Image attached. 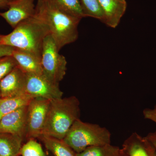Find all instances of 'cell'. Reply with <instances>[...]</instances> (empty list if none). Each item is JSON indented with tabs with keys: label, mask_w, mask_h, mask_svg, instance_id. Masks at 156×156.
Listing matches in <instances>:
<instances>
[{
	"label": "cell",
	"mask_w": 156,
	"mask_h": 156,
	"mask_svg": "<svg viewBox=\"0 0 156 156\" xmlns=\"http://www.w3.org/2000/svg\"><path fill=\"white\" fill-rule=\"evenodd\" d=\"M36 10L48 26L58 50L77 40L81 19L62 11L47 0L37 1Z\"/></svg>",
	"instance_id": "6da1fadb"
},
{
	"label": "cell",
	"mask_w": 156,
	"mask_h": 156,
	"mask_svg": "<svg viewBox=\"0 0 156 156\" xmlns=\"http://www.w3.org/2000/svg\"><path fill=\"white\" fill-rule=\"evenodd\" d=\"M50 34L48 26L36 13L33 17L19 23L9 34L2 35L0 44L41 57L43 43Z\"/></svg>",
	"instance_id": "7a4b0ae2"
},
{
	"label": "cell",
	"mask_w": 156,
	"mask_h": 156,
	"mask_svg": "<svg viewBox=\"0 0 156 156\" xmlns=\"http://www.w3.org/2000/svg\"><path fill=\"white\" fill-rule=\"evenodd\" d=\"M80 116V101L76 96L50 101L42 136L63 140Z\"/></svg>",
	"instance_id": "3957f363"
},
{
	"label": "cell",
	"mask_w": 156,
	"mask_h": 156,
	"mask_svg": "<svg viewBox=\"0 0 156 156\" xmlns=\"http://www.w3.org/2000/svg\"><path fill=\"white\" fill-rule=\"evenodd\" d=\"M76 153L90 147L111 144V133L107 128L98 124L77 120L63 139Z\"/></svg>",
	"instance_id": "277c9868"
},
{
	"label": "cell",
	"mask_w": 156,
	"mask_h": 156,
	"mask_svg": "<svg viewBox=\"0 0 156 156\" xmlns=\"http://www.w3.org/2000/svg\"><path fill=\"white\" fill-rule=\"evenodd\" d=\"M56 43L50 34L46 37L42 48L41 66L43 74L48 80L59 84L66 74L67 61L59 53Z\"/></svg>",
	"instance_id": "5b68a950"
},
{
	"label": "cell",
	"mask_w": 156,
	"mask_h": 156,
	"mask_svg": "<svg viewBox=\"0 0 156 156\" xmlns=\"http://www.w3.org/2000/svg\"><path fill=\"white\" fill-rule=\"evenodd\" d=\"M50 101L34 98L27 105L26 139L40 138L44 127Z\"/></svg>",
	"instance_id": "8992f818"
},
{
	"label": "cell",
	"mask_w": 156,
	"mask_h": 156,
	"mask_svg": "<svg viewBox=\"0 0 156 156\" xmlns=\"http://www.w3.org/2000/svg\"><path fill=\"white\" fill-rule=\"evenodd\" d=\"M26 74V94L33 98H42L50 101L62 97L63 92L59 84L51 82L43 74Z\"/></svg>",
	"instance_id": "52a82bcc"
},
{
	"label": "cell",
	"mask_w": 156,
	"mask_h": 156,
	"mask_svg": "<svg viewBox=\"0 0 156 156\" xmlns=\"http://www.w3.org/2000/svg\"><path fill=\"white\" fill-rule=\"evenodd\" d=\"M34 0H11L9 10L0 12V16L14 28L23 20L33 17L36 13Z\"/></svg>",
	"instance_id": "ba28073f"
},
{
	"label": "cell",
	"mask_w": 156,
	"mask_h": 156,
	"mask_svg": "<svg viewBox=\"0 0 156 156\" xmlns=\"http://www.w3.org/2000/svg\"><path fill=\"white\" fill-rule=\"evenodd\" d=\"M26 74L18 66L0 81L2 98L17 97L26 94Z\"/></svg>",
	"instance_id": "9c48e42d"
},
{
	"label": "cell",
	"mask_w": 156,
	"mask_h": 156,
	"mask_svg": "<svg viewBox=\"0 0 156 156\" xmlns=\"http://www.w3.org/2000/svg\"><path fill=\"white\" fill-rule=\"evenodd\" d=\"M27 105L20 108L0 119V133L14 134L26 139Z\"/></svg>",
	"instance_id": "30bf717a"
},
{
	"label": "cell",
	"mask_w": 156,
	"mask_h": 156,
	"mask_svg": "<svg viewBox=\"0 0 156 156\" xmlns=\"http://www.w3.org/2000/svg\"><path fill=\"white\" fill-rule=\"evenodd\" d=\"M104 13L102 23L109 27L115 28L126 13V0H98Z\"/></svg>",
	"instance_id": "8fae6325"
},
{
	"label": "cell",
	"mask_w": 156,
	"mask_h": 156,
	"mask_svg": "<svg viewBox=\"0 0 156 156\" xmlns=\"http://www.w3.org/2000/svg\"><path fill=\"white\" fill-rule=\"evenodd\" d=\"M12 56L17 62V66L26 73L43 74L41 56L18 49H14Z\"/></svg>",
	"instance_id": "7c38bea8"
},
{
	"label": "cell",
	"mask_w": 156,
	"mask_h": 156,
	"mask_svg": "<svg viewBox=\"0 0 156 156\" xmlns=\"http://www.w3.org/2000/svg\"><path fill=\"white\" fill-rule=\"evenodd\" d=\"M24 139L7 133H0V156H20Z\"/></svg>",
	"instance_id": "4fadbf2b"
},
{
	"label": "cell",
	"mask_w": 156,
	"mask_h": 156,
	"mask_svg": "<svg viewBox=\"0 0 156 156\" xmlns=\"http://www.w3.org/2000/svg\"><path fill=\"white\" fill-rule=\"evenodd\" d=\"M39 139L53 156H77L75 152L63 140L47 136H42Z\"/></svg>",
	"instance_id": "5bb4252c"
},
{
	"label": "cell",
	"mask_w": 156,
	"mask_h": 156,
	"mask_svg": "<svg viewBox=\"0 0 156 156\" xmlns=\"http://www.w3.org/2000/svg\"><path fill=\"white\" fill-rule=\"evenodd\" d=\"M34 98L27 94L17 97L2 98L0 100V119L16 110L27 105Z\"/></svg>",
	"instance_id": "9a60e30c"
},
{
	"label": "cell",
	"mask_w": 156,
	"mask_h": 156,
	"mask_svg": "<svg viewBox=\"0 0 156 156\" xmlns=\"http://www.w3.org/2000/svg\"><path fill=\"white\" fill-rule=\"evenodd\" d=\"M122 149L129 156H149L144 142V137L136 132L132 133L125 140Z\"/></svg>",
	"instance_id": "2e32d148"
},
{
	"label": "cell",
	"mask_w": 156,
	"mask_h": 156,
	"mask_svg": "<svg viewBox=\"0 0 156 156\" xmlns=\"http://www.w3.org/2000/svg\"><path fill=\"white\" fill-rule=\"evenodd\" d=\"M56 8L80 19L85 17L80 0H47Z\"/></svg>",
	"instance_id": "e0dca14e"
},
{
	"label": "cell",
	"mask_w": 156,
	"mask_h": 156,
	"mask_svg": "<svg viewBox=\"0 0 156 156\" xmlns=\"http://www.w3.org/2000/svg\"><path fill=\"white\" fill-rule=\"evenodd\" d=\"M121 149L110 144L96 146L87 148L77 156H120Z\"/></svg>",
	"instance_id": "ac0fdd59"
},
{
	"label": "cell",
	"mask_w": 156,
	"mask_h": 156,
	"mask_svg": "<svg viewBox=\"0 0 156 156\" xmlns=\"http://www.w3.org/2000/svg\"><path fill=\"white\" fill-rule=\"evenodd\" d=\"M84 17H91L102 22L104 13L98 0H80Z\"/></svg>",
	"instance_id": "d6986e66"
},
{
	"label": "cell",
	"mask_w": 156,
	"mask_h": 156,
	"mask_svg": "<svg viewBox=\"0 0 156 156\" xmlns=\"http://www.w3.org/2000/svg\"><path fill=\"white\" fill-rule=\"evenodd\" d=\"M20 156H46L41 145L36 140L31 138L22 145Z\"/></svg>",
	"instance_id": "ffe728a7"
},
{
	"label": "cell",
	"mask_w": 156,
	"mask_h": 156,
	"mask_svg": "<svg viewBox=\"0 0 156 156\" xmlns=\"http://www.w3.org/2000/svg\"><path fill=\"white\" fill-rule=\"evenodd\" d=\"M17 66V62L12 56L0 58V81Z\"/></svg>",
	"instance_id": "44dd1931"
},
{
	"label": "cell",
	"mask_w": 156,
	"mask_h": 156,
	"mask_svg": "<svg viewBox=\"0 0 156 156\" xmlns=\"http://www.w3.org/2000/svg\"><path fill=\"white\" fill-rule=\"evenodd\" d=\"M143 115L146 119L150 120L156 124V105L152 108L144 109Z\"/></svg>",
	"instance_id": "7402d4cb"
},
{
	"label": "cell",
	"mask_w": 156,
	"mask_h": 156,
	"mask_svg": "<svg viewBox=\"0 0 156 156\" xmlns=\"http://www.w3.org/2000/svg\"><path fill=\"white\" fill-rule=\"evenodd\" d=\"M15 48L10 46L0 44V58L5 56H12Z\"/></svg>",
	"instance_id": "603a6c76"
},
{
	"label": "cell",
	"mask_w": 156,
	"mask_h": 156,
	"mask_svg": "<svg viewBox=\"0 0 156 156\" xmlns=\"http://www.w3.org/2000/svg\"><path fill=\"white\" fill-rule=\"evenodd\" d=\"M144 142L145 145L146 149L147 151L149 156H156V151L153 145L146 138L144 137Z\"/></svg>",
	"instance_id": "cb8c5ba5"
},
{
	"label": "cell",
	"mask_w": 156,
	"mask_h": 156,
	"mask_svg": "<svg viewBox=\"0 0 156 156\" xmlns=\"http://www.w3.org/2000/svg\"><path fill=\"white\" fill-rule=\"evenodd\" d=\"M145 137L151 143L156 151V130L153 132H150Z\"/></svg>",
	"instance_id": "d4e9b609"
},
{
	"label": "cell",
	"mask_w": 156,
	"mask_h": 156,
	"mask_svg": "<svg viewBox=\"0 0 156 156\" xmlns=\"http://www.w3.org/2000/svg\"><path fill=\"white\" fill-rule=\"evenodd\" d=\"M11 0H0V9L9 8Z\"/></svg>",
	"instance_id": "484cf974"
},
{
	"label": "cell",
	"mask_w": 156,
	"mask_h": 156,
	"mask_svg": "<svg viewBox=\"0 0 156 156\" xmlns=\"http://www.w3.org/2000/svg\"><path fill=\"white\" fill-rule=\"evenodd\" d=\"M120 156H129L127 154L126 152L122 148L121 149V153H120Z\"/></svg>",
	"instance_id": "4316f807"
},
{
	"label": "cell",
	"mask_w": 156,
	"mask_h": 156,
	"mask_svg": "<svg viewBox=\"0 0 156 156\" xmlns=\"http://www.w3.org/2000/svg\"><path fill=\"white\" fill-rule=\"evenodd\" d=\"M2 95H1V91H0V100H1V98H2Z\"/></svg>",
	"instance_id": "83f0119b"
},
{
	"label": "cell",
	"mask_w": 156,
	"mask_h": 156,
	"mask_svg": "<svg viewBox=\"0 0 156 156\" xmlns=\"http://www.w3.org/2000/svg\"><path fill=\"white\" fill-rule=\"evenodd\" d=\"M2 35H0V40H1V37H2Z\"/></svg>",
	"instance_id": "f1b7e54d"
},
{
	"label": "cell",
	"mask_w": 156,
	"mask_h": 156,
	"mask_svg": "<svg viewBox=\"0 0 156 156\" xmlns=\"http://www.w3.org/2000/svg\"><path fill=\"white\" fill-rule=\"evenodd\" d=\"M37 1H38V0H37Z\"/></svg>",
	"instance_id": "f546056e"
},
{
	"label": "cell",
	"mask_w": 156,
	"mask_h": 156,
	"mask_svg": "<svg viewBox=\"0 0 156 156\" xmlns=\"http://www.w3.org/2000/svg\"></svg>",
	"instance_id": "4dcf8cb0"
}]
</instances>
